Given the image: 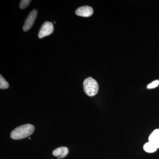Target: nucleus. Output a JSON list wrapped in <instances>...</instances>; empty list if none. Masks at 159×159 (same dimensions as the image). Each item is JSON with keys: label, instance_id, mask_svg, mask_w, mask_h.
Returning <instances> with one entry per match:
<instances>
[{"label": "nucleus", "instance_id": "obj_5", "mask_svg": "<svg viewBox=\"0 0 159 159\" xmlns=\"http://www.w3.org/2000/svg\"><path fill=\"white\" fill-rule=\"evenodd\" d=\"M75 13L77 16L82 17H89L93 13V10L89 6H84L76 9Z\"/></svg>", "mask_w": 159, "mask_h": 159}, {"label": "nucleus", "instance_id": "obj_12", "mask_svg": "<svg viewBox=\"0 0 159 159\" xmlns=\"http://www.w3.org/2000/svg\"><path fill=\"white\" fill-rule=\"evenodd\" d=\"M154 145H155L156 147H157V148H159V140H157L155 142H153Z\"/></svg>", "mask_w": 159, "mask_h": 159}, {"label": "nucleus", "instance_id": "obj_13", "mask_svg": "<svg viewBox=\"0 0 159 159\" xmlns=\"http://www.w3.org/2000/svg\"><path fill=\"white\" fill-rule=\"evenodd\" d=\"M29 139H31V138H29Z\"/></svg>", "mask_w": 159, "mask_h": 159}, {"label": "nucleus", "instance_id": "obj_7", "mask_svg": "<svg viewBox=\"0 0 159 159\" xmlns=\"http://www.w3.org/2000/svg\"><path fill=\"white\" fill-rule=\"evenodd\" d=\"M143 149L148 153H153L156 151L157 148L153 142H148L144 145Z\"/></svg>", "mask_w": 159, "mask_h": 159}, {"label": "nucleus", "instance_id": "obj_4", "mask_svg": "<svg viewBox=\"0 0 159 159\" xmlns=\"http://www.w3.org/2000/svg\"><path fill=\"white\" fill-rule=\"evenodd\" d=\"M37 15V11L36 10H32L29 13V16L27 17L23 26V29L25 31H28L31 29V27L33 25L34 21L36 19Z\"/></svg>", "mask_w": 159, "mask_h": 159}, {"label": "nucleus", "instance_id": "obj_8", "mask_svg": "<svg viewBox=\"0 0 159 159\" xmlns=\"http://www.w3.org/2000/svg\"><path fill=\"white\" fill-rule=\"evenodd\" d=\"M159 140V129H156L151 134L148 138V142H154Z\"/></svg>", "mask_w": 159, "mask_h": 159}, {"label": "nucleus", "instance_id": "obj_1", "mask_svg": "<svg viewBox=\"0 0 159 159\" xmlns=\"http://www.w3.org/2000/svg\"><path fill=\"white\" fill-rule=\"evenodd\" d=\"M34 125L30 124L20 125L11 132L10 137L14 140H20L29 137L34 132Z\"/></svg>", "mask_w": 159, "mask_h": 159}, {"label": "nucleus", "instance_id": "obj_10", "mask_svg": "<svg viewBox=\"0 0 159 159\" xmlns=\"http://www.w3.org/2000/svg\"><path fill=\"white\" fill-rule=\"evenodd\" d=\"M31 1L30 0H22L20 4V8L21 9H25L30 4Z\"/></svg>", "mask_w": 159, "mask_h": 159}, {"label": "nucleus", "instance_id": "obj_9", "mask_svg": "<svg viewBox=\"0 0 159 159\" xmlns=\"http://www.w3.org/2000/svg\"><path fill=\"white\" fill-rule=\"evenodd\" d=\"M0 89H8L9 87V83L2 75H0Z\"/></svg>", "mask_w": 159, "mask_h": 159}, {"label": "nucleus", "instance_id": "obj_6", "mask_svg": "<svg viewBox=\"0 0 159 159\" xmlns=\"http://www.w3.org/2000/svg\"><path fill=\"white\" fill-rule=\"evenodd\" d=\"M69 150L66 147H60L53 151L52 154L55 157H58L57 159L63 158L68 154Z\"/></svg>", "mask_w": 159, "mask_h": 159}, {"label": "nucleus", "instance_id": "obj_2", "mask_svg": "<svg viewBox=\"0 0 159 159\" xmlns=\"http://www.w3.org/2000/svg\"><path fill=\"white\" fill-rule=\"evenodd\" d=\"M83 88L86 94L89 97H92L97 95L99 86L96 80L89 77L84 81Z\"/></svg>", "mask_w": 159, "mask_h": 159}, {"label": "nucleus", "instance_id": "obj_11", "mask_svg": "<svg viewBox=\"0 0 159 159\" xmlns=\"http://www.w3.org/2000/svg\"><path fill=\"white\" fill-rule=\"evenodd\" d=\"M159 84V80H156L153 81L150 84H149L148 85H147V88L148 89H152L156 88L157 87Z\"/></svg>", "mask_w": 159, "mask_h": 159}, {"label": "nucleus", "instance_id": "obj_3", "mask_svg": "<svg viewBox=\"0 0 159 159\" xmlns=\"http://www.w3.org/2000/svg\"><path fill=\"white\" fill-rule=\"evenodd\" d=\"M54 30L53 24L50 22H46L43 23L41 27L39 32L38 37L39 39H42L46 36H48L53 33Z\"/></svg>", "mask_w": 159, "mask_h": 159}]
</instances>
